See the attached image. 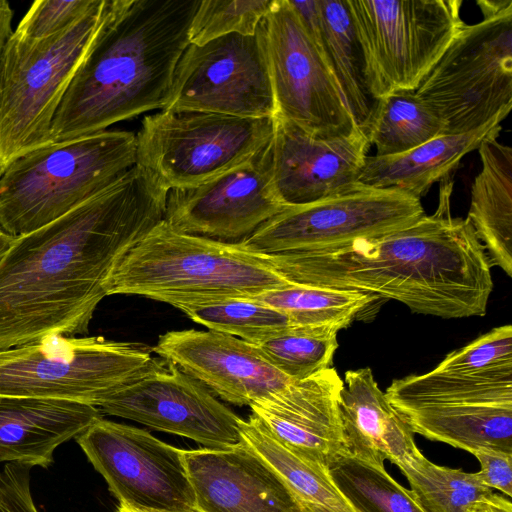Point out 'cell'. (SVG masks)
<instances>
[{"instance_id":"1","label":"cell","mask_w":512,"mask_h":512,"mask_svg":"<svg viewBox=\"0 0 512 512\" xmlns=\"http://www.w3.org/2000/svg\"><path fill=\"white\" fill-rule=\"evenodd\" d=\"M167 193L136 164L67 214L13 238L0 261V349L87 333L116 267L164 220Z\"/></svg>"},{"instance_id":"2","label":"cell","mask_w":512,"mask_h":512,"mask_svg":"<svg viewBox=\"0 0 512 512\" xmlns=\"http://www.w3.org/2000/svg\"><path fill=\"white\" fill-rule=\"evenodd\" d=\"M441 184L436 211L405 228L316 250L255 254L290 283L371 294L445 319L484 316L492 266L468 220L451 214L452 177Z\"/></svg>"},{"instance_id":"3","label":"cell","mask_w":512,"mask_h":512,"mask_svg":"<svg viewBox=\"0 0 512 512\" xmlns=\"http://www.w3.org/2000/svg\"><path fill=\"white\" fill-rule=\"evenodd\" d=\"M200 0H106L56 111L51 143L105 131L169 100Z\"/></svg>"},{"instance_id":"4","label":"cell","mask_w":512,"mask_h":512,"mask_svg":"<svg viewBox=\"0 0 512 512\" xmlns=\"http://www.w3.org/2000/svg\"><path fill=\"white\" fill-rule=\"evenodd\" d=\"M292 283L238 242L151 229L112 273L107 294L138 295L175 306L222 298H252Z\"/></svg>"},{"instance_id":"5","label":"cell","mask_w":512,"mask_h":512,"mask_svg":"<svg viewBox=\"0 0 512 512\" xmlns=\"http://www.w3.org/2000/svg\"><path fill=\"white\" fill-rule=\"evenodd\" d=\"M136 165V134L105 130L20 155L0 174V228L16 238L57 220Z\"/></svg>"},{"instance_id":"6","label":"cell","mask_w":512,"mask_h":512,"mask_svg":"<svg viewBox=\"0 0 512 512\" xmlns=\"http://www.w3.org/2000/svg\"><path fill=\"white\" fill-rule=\"evenodd\" d=\"M152 347L102 336L48 335L0 349V397L60 399L98 407L164 369Z\"/></svg>"},{"instance_id":"7","label":"cell","mask_w":512,"mask_h":512,"mask_svg":"<svg viewBox=\"0 0 512 512\" xmlns=\"http://www.w3.org/2000/svg\"><path fill=\"white\" fill-rule=\"evenodd\" d=\"M106 0L53 36L13 31L0 54V174L22 154L51 143L62 98L99 25Z\"/></svg>"},{"instance_id":"8","label":"cell","mask_w":512,"mask_h":512,"mask_svg":"<svg viewBox=\"0 0 512 512\" xmlns=\"http://www.w3.org/2000/svg\"><path fill=\"white\" fill-rule=\"evenodd\" d=\"M483 20L463 23L415 90L446 135L477 130L512 108V0H480Z\"/></svg>"},{"instance_id":"9","label":"cell","mask_w":512,"mask_h":512,"mask_svg":"<svg viewBox=\"0 0 512 512\" xmlns=\"http://www.w3.org/2000/svg\"><path fill=\"white\" fill-rule=\"evenodd\" d=\"M273 134L274 118L160 110L141 122L136 164L168 191L193 187L252 161Z\"/></svg>"},{"instance_id":"10","label":"cell","mask_w":512,"mask_h":512,"mask_svg":"<svg viewBox=\"0 0 512 512\" xmlns=\"http://www.w3.org/2000/svg\"><path fill=\"white\" fill-rule=\"evenodd\" d=\"M378 100L416 90L464 23L461 0H345Z\"/></svg>"},{"instance_id":"11","label":"cell","mask_w":512,"mask_h":512,"mask_svg":"<svg viewBox=\"0 0 512 512\" xmlns=\"http://www.w3.org/2000/svg\"><path fill=\"white\" fill-rule=\"evenodd\" d=\"M256 35L271 82L274 117L319 137L346 136L359 129L289 0H273Z\"/></svg>"},{"instance_id":"12","label":"cell","mask_w":512,"mask_h":512,"mask_svg":"<svg viewBox=\"0 0 512 512\" xmlns=\"http://www.w3.org/2000/svg\"><path fill=\"white\" fill-rule=\"evenodd\" d=\"M426 215L421 200L396 188L355 189L287 207L238 243L257 254L321 249L405 228Z\"/></svg>"},{"instance_id":"13","label":"cell","mask_w":512,"mask_h":512,"mask_svg":"<svg viewBox=\"0 0 512 512\" xmlns=\"http://www.w3.org/2000/svg\"><path fill=\"white\" fill-rule=\"evenodd\" d=\"M75 439L121 505L144 511L197 509L183 450L102 417Z\"/></svg>"},{"instance_id":"14","label":"cell","mask_w":512,"mask_h":512,"mask_svg":"<svg viewBox=\"0 0 512 512\" xmlns=\"http://www.w3.org/2000/svg\"><path fill=\"white\" fill-rule=\"evenodd\" d=\"M162 110L274 118L271 82L257 35L230 34L203 45L189 44Z\"/></svg>"},{"instance_id":"15","label":"cell","mask_w":512,"mask_h":512,"mask_svg":"<svg viewBox=\"0 0 512 512\" xmlns=\"http://www.w3.org/2000/svg\"><path fill=\"white\" fill-rule=\"evenodd\" d=\"M167 364L109 396L98 406L101 413L187 437L208 449L243 442L241 418L200 381Z\"/></svg>"},{"instance_id":"16","label":"cell","mask_w":512,"mask_h":512,"mask_svg":"<svg viewBox=\"0 0 512 512\" xmlns=\"http://www.w3.org/2000/svg\"><path fill=\"white\" fill-rule=\"evenodd\" d=\"M270 145L252 161L208 182L169 190L164 221L178 232L223 242L250 236L287 208L272 188Z\"/></svg>"},{"instance_id":"17","label":"cell","mask_w":512,"mask_h":512,"mask_svg":"<svg viewBox=\"0 0 512 512\" xmlns=\"http://www.w3.org/2000/svg\"><path fill=\"white\" fill-rule=\"evenodd\" d=\"M360 129L319 137L274 117L271 182L285 207L316 203L355 189L370 148Z\"/></svg>"},{"instance_id":"18","label":"cell","mask_w":512,"mask_h":512,"mask_svg":"<svg viewBox=\"0 0 512 512\" xmlns=\"http://www.w3.org/2000/svg\"><path fill=\"white\" fill-rule=\"evenodd\" d=\"M152 350L238 406H250L294 381L276 369L255 344L216 331H169L159 336Z\"/></svg>"},{"instance_id":"19","label":"cell","mask_w":512,"mask_h":512,"mask_svg":"<svg viewBox=\"0 0 512 512\" xmlns=\"http://www.w3.org/2000/svg\"><path fill=\"white\" fill-rule=\"evenodd\" d=\"M200 512H301L278 473L247 443L183 450Z\"/></svg>"},{"instance_id":"20","label":"cell","mask_w":512,"mask_h":512,"mask_svg":"<svg viewBox=\"0 0 512 512\" xmlns=\"http://www.w3.org/2000/svg\"><path fill=\"white\" fill-rule=\"evenodd\" d=\"M342 386L336 369L329 367L254 401L251 413L284 446L328 468L345 451L339 413Z\"/></svg>"},{"instance_id":"21","label":"cell","mask_w":512,"mask_h":512,"mask_svg":"<svg viewBox=\"0 0 512 512\" xmlns=\"http://www.w3.org/2000/svg\"><path fill=\"white\" fill-rule=\"evenodd\" d=\"M344 452L365 463L398 465L419 449L414 432L369 367L348 370L339 395Z\"/></svg>"},{"instance_id":"22","label":"cell","mask_w":512,"mask_h":512,"mask_svg":"<svg viewBox=\"0 0 512 512\" xmlns=\"http://www.w3.org/2000/svg\"><path fill=\"white\" fill-rule=\"evenodd\" d=\"M101 414L96 406L74 401L0 397V464L48 468L55 449Z\"/></svg>"},{"instance_id":"23","label":"cell","mask_w":512,"mask_h":512,"mask_svg":"<svg viewBox=\"0 0 512 512\" xmlns=\"http://www.w3.org/2000/svg\"><path fill=\"white\" fill-rule=\"evenodd\" d=\"M500 115L478 128L456 135H443L394 156H367L358 183L370 188H396L418 199L432 185L453 176L461 160L490 137H498Z\"/></svg>"},{"instance_id":"24","label":"cell","mask_w":512,"mask_h":512,"mask_svg":"<svg viewBox=\"0 0 512 512\" xmlns=\"http://www.w3.org/2000/svg\"><path fill=\"white\" fill-rule=\"evenodd\" d=\"M477 150L481 170L472 184L466 219L491 266L512 277V148L490 137Z\"/></svg>"},{"instance_id":"25","label":"cell","mask_w":512,"mask_h":512,"mask_svg":"<svg viewBox=\"0 0 512 512\" xmlns=\"http://www.w3.org/2000/svg\"><path fill=\"white\" fill-rule=\"evenodd\" d=\"M414 433L471 454L512 453V404L450 403L397 409Z\"/></svg>"},{"instance_id":"26","label":"cell","mask_w":512,"mask_h":512,"mask_svg":"<svg viewBox=\"0 0 512 512\" xmlns=\"http://www.w3.org/2000/svg\"><path fill=\"white\" fill-rule=\"evenodd\" d=\"M240 428L243 440L278 473L301 512H356L327 467L284 446L256 415L241 419Z\"/></svg>"},{"instance_id":"27","label":"cell","mask_w":512,"mask_h":512,"mask_svg":"<svg viewBox=\"0 0 512 512\" xmlns=\"http://www.w3.org/2000/svg\"><path fill=\"white\" fill-rule=\"evenodd\" d=\"M319 50L336 81L355 125L365 134L376 100L367 88L363 56L345 0H318Z\"/></svg>"},{"instance_id":"28","label":"cell","mask_w":512,"mask_h":512,"mask_svg":"<svg viewBox=\"0 0 512 512\" xmlns=\"http://www.w3.org/2000/svg\"><path fill=\"white\" fill-rule=\"evenodd\" d=\"M385 394L396 409L449 403L512 404V369L483 373L433 369L394 380Z\"/></svg>"},{"instance_id":"29","label":"cell","mask_w":512,"mask_h":512,"mask_svg":"<svg viewBox=\"0 0 512 512\" xmlns=\"http://www.w3.org/2000/svg\"><path fill=\"white\" fill-rule=\"evenodd\" d=\"M375 156L405 153L429 140L446 135L439 117L416 95L399 90L378 100L366 133Z\"/></svg>"},{"instance_id":"30","label":"cell","mask_w":512,"mask_h":512,"mask_svg":"<svg viewBox=\"0 0 512 512\" xmlns=\"http://www.w3.org/2000/svg\"><path fill=\"white\" fill-rule=\"evenodd\" d=\"M255 298L282 311L291 326L348 327L380 298L357 291L294 284Z\"/></svg>"},{"instance_id":"31","label":"cell","mask_w":512,"mask_h":512,"mask_svg":"<svg viewBox=\"0 0 512 512\" xmlns=\"http://www.w3.org/2000/svg\"><path fill=\"white\" fill-rule=\"evenodd\" d=\"M396 466L427 512H467L475 503L494 494L477 472L437 465L420 450Z\"/></svg>"},{"instance_id":"32","label":"cell","mask_w":512,"mask_h":512,"mask_svg":"<svg viewBox=\"0 0 512 512\" xmlns=\"http://www.w3.org/2000/svg\"><path fill=\"white\" fill-rule=\"evenodd\" d=\"M334 483L356 512H427L411 490L378 467L343 452L328 467Z\"/></svg>"},{"instance_id":"33","label":"cell","mask_w":512,"mask_h":512,"mask_svg":"<svg viewBox=\"0 0 512 512\" xmlns=\"http://www.w3.org/2000/svg\"><path fill=\"white\" fill-rule=\"evenodd\" d=\"M211 331L259 344L291 326L280 310L255 298H222L174 306Z\"/></svg>"},{"instance_id":"34","label":"cell","mask_w":512,"mask_h":512,"mask_svg":"<svg viewBox=\"0 0 512 512\" xmlns=\"http://www.w3.org/2000/svg\"><path fill=\"white\" fill-rule=\"evenodd\" d=\"M340 330L338 326H290L256 346L280 372L302 380L330 367Z\"/></svg>"},{"instance_id":"35","label":"cell","mask_w":512,"mask_h":512,"mask_svg":"<svg viewBox=\"0 0 512 512\" xmlns=\"http://www.w3.org/2000/svg\"><path fill=\"white\" fill-rule=\"evenodd\" d=\"M273 0H200L189 28V43L203 45L230 35H255Z\"/></svg>"},{"instance_id":"36","label":"cell","mask_w":512,"mask_h":512,"mask_svg":"<svg viewBox=\"0 0 512 512\" xmlns=\"http://www.w3.org/2000/svg\"><path fill=\"white\" fill-rule=\"evenodd\" d=\"M512 369V326L502 325L454 350L434 368L445 373H483Z\"/></svg>"},{"instance_id":"37","label":"cell","mask_w":512,"mask_h":512,"mask_svg":"<svg viewBox=\"0 0 512 512\" xmlns=\"http://www.w3.org/2000/svg\"><path fill=\"white\" fill-rule=\"evenodd\" d=\"M96 2L97 0H37L13 32L28 39L53 36L77 22Z\"/></svg>"},{"instance_id":"38","label":"cell","mask_w":512,"mask_h":512,"mask_svg":"<svg viewBox=\"0 0 512 512\" xmlns=\"http://www.w3.org/2000/svg\"><path fill=\"white\" fill-rule=\"evenodd\" d=\"M31 468L12 462L0 470V512H39L31 493Z\"/></svg>"},{"instance_id":"39","label":"cell","mask_w":512,"mask_h":512,"mask_svg":"<svg viewBox=\"0 0 512 512\" xmlns=\"http://www.w3.org/2000/svg\"><path fill=\"white\" fill-rule=\"evenodd\" d=\"M480 464L477 472L484 485L512 496V453L495 449H480L473 453Z\"/></svg>"},{"instance_id":"40","label":"cell","mask_w":512,"mask_h":512,"mask_svg":"<svg viewBox=\"0 0 512 512\" xmlns=\"http://www.w3.org/2000/svg\"><path fill=\"white\" fill-rule=\"evenodd\" d=\"M467 512H512V504L509 498L494 493L475 503Z\"/></svg>"},{"instance_id":"41","label":"cell","mask_w":512,"mask_h":512,"mask_svg":"<svg viewBox=\"0 0 512 512\" xmlns=\"http://www.w3.org/2000/svg\"><path fill=\"white\" fill-rule=\"evenodd\" d=\"M13 11L9 2L0 0V54L6 40L12 33Z\"/></svg>"},{"instance_id":"42","label":"cell","mask_w":512,"mask_h":512,"mask_svg":"<svg viewBox=\"0 0 512 512\" xmlns=\"http://www.w3.org/2000/svg\"><path fill=\"white\" fill-rule=\"evenodd\" d=\"M13 238L0 228V261L11 245Z\"/></svg>"},{"instance_id":"43","label":"cell","mask_w":512,"mask_h":512,"mask_svg":"<svg viewBox=\"0 0 512 512\" xmlns=\"http://www.w3.org/2000/svg\"><path fill=\"white\" fill-rule=\"evenodd\" d=\"M116 512H170V511H144V510H137L130 507H127L125 505H119ZM181 512H200L197 509L190 510V511H181Z\"/></svg>"}]
</instances>
